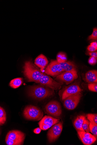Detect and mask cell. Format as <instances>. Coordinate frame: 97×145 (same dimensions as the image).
I'll return each instance as SVG.
<instances>
[{
  "mask_svg": "<svg viewBox=\"0 0 97 145\" xmlns=\"http://www.w3.org/2000/svg\"><path fill=\"white\" fill-rule=\"evenodd\" d=\"M23 69L24 74L29 82L38 84L41 77L44 74L30 61L25 62Z\"/></svg>",
  "mask_w": 97,
  "mask_h": 145,
  "instance_id": "cell-1",
  "label": "cell"
},
{
  "mask_svg": "<svg viewBox=\"0 0 97 145\" xmlns=\"http://www.w3.org/2000/svg\"><path fill=\"white\" fill-rule=\"evenodd\" d=\"M54 90L44 85L31 86L28 91L29 95L35 99L42 100L53 95Z\"/></svg>",
  "mask_w": 97,
  "mask_h": 145,
  "instance_id": "cell-2",
  "label": "cell"
},
{
  "mask_svg": "<svg viewBox=\"0 0 97 145\" xmlns=\"http://www.w3.org/2000/svg\"><path fill=\"white\" fill-rule=\"evenodd\" d=\"M25 134L18 130L9 132L6 137L5 142L8 145H22L25 138Z\"/></svg>",
  "mask_w": 97,
  "mask_h": 145,
  "instance_id": "cell-3",
  "label": "cell"
},
{
  "mask_svg": "<svg viewBox=\"0 0 97 145\" xmlns=\"http://www.w3.org/2000/svg\"><path fill=\"white\" fill-rule=\"evenodd\" d=\"M23 115L27 120L38 121L42 118L44 112L39 108L30 105L26 107L24 109Z\"/></svg>",
  "mask_w": 97,
  "mask_h": 145,
  "instance_id": "cell-4",
  "label": "cell"
},
{
  "mask_svg": "<svg viewBox=\"0 0 97 145\" xmlns=\"http://www.w3.org/2000/svg\"><path fill=\"white\" fill-rule=\"evenodd\" d=\"M82 96L80 92L68 97L63 100L64 107L69 110H74L77 106Z\"/></svg>",
  "mask_w": 97,
  "mask_h": 145,
  "instance_id": "cell-5",
  "label": "cell"
},
{
  "mask_svg": "<svg viewBox=\"0 0 97 145\" xmlns=\"http://www.w3.org/2000/svg\"><path fill=\"white\" fill-rule=\"evenodd\" d=\"M38 83L53 90L60 89L63 84L62 82H58L55 81L50 76L45 74L41 77Z\"/></svg>",
  "mask_w": 97,
  "mask_h": 145,
  "instance_id": "cell-6",
  "label": "cell"
},
{
  "mask_svg": "<svg viewBox=\"0 0 97 145\" xmlns=\"http://www.w3.org/2000/svg\"><path fill=\"white\" fill-rule=\"evenodd\" d=\"M45 109L49 114L55 117L60 116L62 112L61 105L58 101H52L46 105Z\"/></svg>",
  "mask_w": 97,
  "mask_h": 145,
  "instance_id": "cell-7",
  "label": "cell"
},
{
  "mask_svg": "<svg viewBox=\"0 0 97 145\" xmlns=\"http://www.w3.org/2000/svg\"><path fill=\"white\" fill-rule=\"evenodd\" d=\"M63 128V123L61 122L53 126L48 133V137L49 142H52L59 138Z\"/></svg>",
  "mask_w": 97,
  "mask_h": 145,
  "instance_id": "cell-8",
  "label": "cell"
},
{
  "mask_svg": "<svg viewBox=\"0 0 97 145\" xmlns=\"http://www.w3.org/2000/svg\"><path fill=\"white\" fill-rule=\"evenodd\" d=\"M64 71L57 60L51 61L46 68L45 72L47 75L53 76H57Z\"/></svg>",
  "mask_w": 97,
  "mask_h": 145,
  "instance_id": "cell-9",
  "label": "cell"
},
{
  "mask_svg": "<svg viewBox=\"0 0 97 145\" xmlns=\"http://www.w3.org/2000/svg\"><path fill=\"white\" fill-rule=\"evenodd\" d=\"M78 77L77 71H65L57 76L56 79L68 85L73 82Z\"/></svg>",
  "mask_w": 97,
  "mask_h": 145,
  "instance_id": "cell-10",
  "label": "cell"
},
{
  "mask_svg": "<svg viewBox=\"0 0 97 145\" xmlns=\"http://www.w3.org/2000/svg\"><path fill=\"white\" fill-rule=\"evenodd\" d=\"M60 119L46 115L38 123L40 127L43 130H46L59 122Z\"/></svg>",
  "mask_w": 97,
  "mask_h": 145,
  "instance_id": "cell-11",
  "label": "cell"
},
{
  "mask_svg": "<svg viewBox=\"0 0 97 145\" xmlns=\"http://www.w3.org/2000/svg\"><path fill=\"white\" fill-rule=\"evenodd\" d=\"M82 90L79 86L77 84H74L66 87L63 92L62 99L63 101L68 97L81 92Z\"/></svg>",
  "mask_w": 97,
  "mask_h": 145,
  "instance_id": "cell-12",
  "label": "cell"
},
{
  "mask_svg": "<svg viewBox=\"0 0 97 145\" xmlns=\"http://www.w3.org/2000/svg\"><path fill=\"white\" fill-rule=\"evenodd\" d=\"M48 63L47 58L42 54L37 57L35 60V64L40 69L41 71L44 70Z\"/></svg>",
  "mask_w": 97,
  "mask_h": 145,
  "instance_id": "cell-13",
  "label": "cell"
},
{
  "mask_svg": "<svg viewBox=\"0 0 97 145\" xmlns=\"http://www.w3.org/2000/svg\"><path fill=\"white\" fill-rule=\"evenodd\" d=\"M85 80L89 84L97 83V71L93 70L88 71L85 75Z\"/></svg>",
  "mask_w": 97,
  "mask_h": 145,
  "instance_id": "cell-14",
  "label": "cell"
},
{
  "mask_svg": "<svg viewBox=\"0 0 97 145\" xmlns=\"http://www.w3.org/2000/svg\"><path fill=\"white\" fill-rule=\"evenodd\" d=\"M60 65L64 71H77V67L73 62L67 61L65 62L60 63Z\"/></svg>",
  "mask_w": 97,
  "mask_h": 145,
  "instance_id": "cell-15",
  "label": "cell"
},
{
  "mask_svg": "<svg viewBox=\"0 0 97 145\" xmlns=\"http://www.w3.org/2000/svg\"><path fill=\"white\" fill-rule=\"evenodd\" d=\"M86 118L83 115L79 116L75 121L74 124L77 131H85L82 128L83 122Z\"/></svg>",
  "mask_w": 97,
  "mask_h": 145,
  "instance_id": "cell-16",
  "label": "cell"
},
{
  "mask_svg": "<svg viewBox=\"0 0 97 145\" xmlns=\"http://www.w3.org/2000/svg\"><path fill=\"white\" fill-rule=\"evenodd\" d=\"M23 83V79L21 78H18L11 80L9 86L12 88L16 89L20 87Z\"/></svg>",
  "mask_w": 97,
  "mask_h": 145,
  "instance_id": "cell-17",
  "label": "cell"
},
{
  "mask_svg": "<svg viewBox=\"0 0 97 145\" xmlns=\"http://www.w3.org/2000/svg\"><path fill=\"white\" fill-rule=\"evenodd\" d=\"M83 143L85 145H90L93 144L96 140L95 136L94 135L90 138H84L79 137Z\"/></svg>",
  "mask_w": 97,
  "mask_h": 145,
  "instance_id": "cell-18",
  "label": "cell"
},
{
  "mask_svg": "<svg viewBox=\"0 0 97 145\" xmlns=\"http://www.w3.org/2000/svg\"><path fill=\"white\" fill-rule=\"evenodd\" d=\"M6 119L5 111L3 108L0 106V122L4 124L5 123Z\"/></svg>",
  "mask_w": 97,
  "mask_h": 145,
  "instance_id": "cell-19",
  "label": "cell"
},
{
  "mask_svg": "<svg viewBox=\"0 0 97 145\" xmlns=\"http://www.w3.org/2000/svg\"><path fill=\"white\" fill-rule=\"evenodd\" d=\"M90 131L94 136L97 135V124L91 122L89 123Z\"/></svg>",
  "mask_w": 97,
  "mask_h": 145,
  "instance_id": "cell-20",
  "label": "cell"
},
{
  "mask_svg": "<svg viewBox=\"0 0 97 145\" xmlns=\"http://www.w3.org/2000/svg\"><path fill=\"white\" fill-rule=\"evenodd\" d=\"M57 60L59 63L64 62L67 61L65 54L62 52L59 53L57 56Z\"/></svg>",
  "mask_w": 97,
  "mask_h": 145,
  "instance_id": "cell-21",
  "label": "cell"
},
{
  "mask_svg": "<svg viewBox=\"0 0 97 145\" xmlns=\"http://www.w3.org/2000/svg\"><path fill=\"white\" fill-rule=\"evenodd\" d=\"M88 119L90 122L97 124V115L96 114H89L87 115Z\"/></svg>",
  "mask_w": 97,
  "mask_h": 145,
  "instance_id": "cell-22",
  "label": "cell"
},
{
  "mask_svg": "<svg viewBox=\"0 0 97 145\" xmlns=\"http://www.w3.org/2000/svg\"><path fill=\"white\" fill-rule=\"evenodd\" d=\"M89 123L90 121L85 118L82 124V128L87 133L90 132Z\"/></svg>",
  "mask_w": 97,
  "mask_h": 145,
  "instance_id": "cell-23",
  "label": "cell"
},
{
  "mask_svg": "<svg viewBox=\"0 0 97 145\" xmlns=\"http://www.w3.org/2000/svg\"><path fill=\"white\" fill-rule=\"evenodd\" d=\"M88 40H95L97 39V29L96 28H94L92 34L90 35L88 38Z\"/></svg>",
  "mask_w": 97,
  "mask_h": 145,
  "instance_id": "cell-24",
  "label": "cell"
},
{
  "mask_svg": "<svg viewBox=\"0 0 97 145\" xmlns=\"http://www.w3.org/2000/svg\"><path fill=\"white\" fill-rule=\"evenodd\" d=\"M89 89L92 91L95 92H97V83H90L88 85Z\"/></svg>",
  "mask_w": 97,
  "mask_h": 145,
  "instance_id": "cell-25",
  "label": "cell"
},
{
  "mask_svg": "<svg viewBox=\"0 0 97 145\" xmlns=\"http://www.w3.org/2000/svg\"><path fill=\"white\" fill-rule=\"evenodd\" d=\"M88 62L91 65H94L97 63V58L90 57L89 59Z\"/></svg>",
  "mask_w": 97,
  "mask_h": 145,
  "instance_id": "cell-26",
  "label": "cell"
},
{
  "mask_svg": "<svg viewBox=\"0 0 97 145\" xmlns=\"http://www.w3.org/2000/svg\"><path fill=\"white\" fill-rule=\"evenodd\" d=\"M87 55L88 54L91 57L97 58V52L96 51L90 52L88 51L87 52Z\"/></svg>",
  "mask_w": 97,
  "mask_h": 145,
  "instance_id": "cell-27",
  "label": "cell"
},
{
  "mask_svg": "<svg viewBox=\"0 0 97 145\" xmlns=\"http://www.w3.org/2000/svg\"><path fill=\"white\" fill-rule=\"evenodd\" d=\"M87 50L90 52H94L97 50V48H96L93 46L90 45L87 47Z\"/></svg>",
  "mask_w": 97,
  "mask_h": 145,
  "instance_id": "cell-28",
  "label": "cell"
},
{
  "mask_svg": "<svg viewBox=\"0 0 97 145\" xmlns=\"http://www.w3.org/2000/svg\"><path fill=\"white\" fill-rule=\"evenodd\" d=\"M41 129L40 127H38L35 129L34 130V133L36 134H39L41 132Z\"/></svg>",
  "mask_w": 97,
  "mask_h": 145,
  "instance_id": "cell-29",
  "label": "cell"
},
{
  "mask_svg": "<svg viewBox=\"0 0 97 145\" xmlns=\"http://www.w3.org/2000/svg\"><path fill=\"white\" fill-rule=\"evenodd\" d=\"M90 45L97 48V43L96 42H92L90 43Z\"/></svg>",
  "mask_w": 97,
  "mask_h": 145,
  "instance_id": "cell-30",
  "label": "cell"
},
{
  "mask_svg": "<svg viewBox=\"0 0 97 145\" xmlns=\"http://www.w3.org/2000/svg\"><path fill=\"white\" fill-rule=\"evenodd\" d=\"M3 125V124L1 122H0V125Z\"/></svg>",
  "mask_w": 97,
  "mask_h": 145,
  "instance_id": "cell-31",
  "label": "cell"
},
{
  "mask_svg": "<svg viewBox=\"0 0 97 145\" xmlns=\"http://www.w3.org/2000/svg\"><path fill=\"white\" fill-rule=\"evenodd\" d=\"M0 134H1V130H0Z\"/></svg>",
  "mask_w": 97,
  "mask_h": 145,
  "instance_id": "cell-32",
  "label": "cell"
}]
</instances>
